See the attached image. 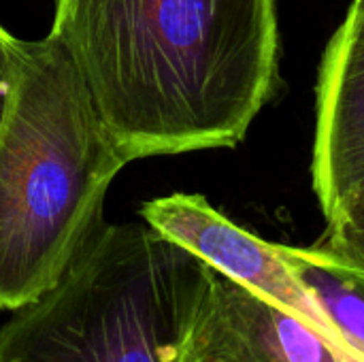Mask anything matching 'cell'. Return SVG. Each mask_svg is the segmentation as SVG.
<instances>
[{
    "label": "cell",
    "mask_w": 364,
    "mask_h": 362,
    "mask_svg": "<svg viewBox=\"0 0 364 362\" xmlns=\"http://www.w3.org/2000/svg\"><path fill=\"white\" fill-rule=\"evenodd\" d=\"M49 34L126 162L235 147L279 87L275 0H55Z\"/></svg>",
    "instance_id": "obj_1"
},
{
    "label": "cell",
    "mask_w": 364,
    "mask_h": 362,
    "mask_svg": "<svg viewBox=\"0 0 364 362\" xmlns=\"http://www.w3.org/2000/svg\"><path fill=\"white\" fill-rule=\"evenodd\" d=\"M126 158L107 132L64 47L21 41L0 126V309L49 292L102 226Z\"/></svg>",
    "instance_id": "obj_2"
},
{
    "label": "cell",
    "mask_w": 364,
    "mask_h": 362,
    "mask_svg": "<svg viewBox=\"0 0 364 362\" xmlns=\"http://www.w3.org/2000/svg\"><path fill=\"white\" fill-rule=\"evenodd\" d=\"M211 267L147 224L100 226L0 324V362H179Z\"/></svg>",
    "instance_id": "obj_3"
},
{
    "label": "cell",
    "mask_w": 364,
    "mask_h": 362,
    "mask_svg": "<svg viewBox=\"0 0 364 362\" xmlns=\"http://www.w3.org/2000/svg\"><path fill=\"white\" fill-rule=\"evenodd\" d=\"M141 218L156 233L186 247L220 275L305 322L337 350L364 361L324 314L316 297L269 243L220 213L200 194H171L143 203Z\"/></svg>",
    "instance_id": "obj_4"
},
{
    "label": "cell",
    "mask_w": 364,
    "mask_h": 362,
    "mask_svg": "<svg viewBox=\"0 0 364 362\" xmlns=\"http://www.w3.org/2000/svg\"><path fill=\"white\" fill-rule=\"evenodd\" d=\"M179 362H364L267 299L211 271Z\"/></svg>",
    "instance_id": "obj_5"
},
{
    "label": "cell",
    "mask_w": 364,
    "mask_h": 362,
    "mask_svg": "<svg viewBox=\"0 0 364 362\" xmlns=\"http://www.w3.org/2000/svg\"><path fill=\"white\" fill-rule=\"evenodd\" d=\"M311 183L324 218L364 183V0L350 4L324 51Z\"/></svg>",
    "instance_id": "obj_6"
},
{
    "label": "cell",
    "mask_w": 364,
    "mask_h": 362,
    "mask_svg": "<svg viewBox=\"0 0 364 362\" xmlns=\"http://www.w3.org/2000/svg\"><path fill=\"white\" fill-rule=\"evenodd\" d=\"M277 245L341 337L364 354V271L320 245Z\"/></svg>",
    "instance_id": "obj_7"
},
{
    "label": "cell",
    "mask_w": 364,
    "mask_h": 362,
    "mask_svg": "<svg viewBox=\"0 0 364 362\" xmlns=\"http://www.w3.org/2000/svg\"><path fill=\"white\" fill-rule=\"evenodd\" d=\"M318 245L364 271V183L326 218Z\"/></svg>",
    "instance_id": "obj_8"
},
{
    "label": "cell",
    "mask_w": 364,
    "mask_h": 362,
    "mask_svg": "<svg viewBox=\"0 0 364 362\" xmlns=\"http://www.w3.org/2000/svg\"><path fill=\"white\" fill-rule=\"evenodd\" d=\"M19 53H21V41L0 26V126L15 87Z\"/></svg>",
    "instance_id": "obj_9"
}]
</instances>
